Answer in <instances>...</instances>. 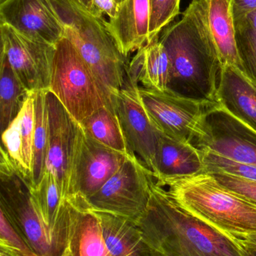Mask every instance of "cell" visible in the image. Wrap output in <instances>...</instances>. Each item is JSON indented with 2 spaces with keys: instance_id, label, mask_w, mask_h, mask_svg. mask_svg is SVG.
Instances as JSON below:
<instances>
[{
  "instance_id": "36",
  "label": "cell",
  "mask_w": 256,
  "mask_h": 256,
  "mask_svg": "<svg viewBox=\"0 0 256 256\" xmlns=\"http://www.w3.org/2000/svg\"><path fill=\"white\" fill-rule=\"evenodd\" d=\"M63 256H72V252H71L70 250H69V248H67V249H66V252H65Z\"/></svg>"
},
{
  "instance_id": "21",
  "label": "cell",
  "mask_w": 256,
  "mask_h": 256,
  "mask_svg": "<svg viewBox=\"0 0 256 256\" xmlns=\"http://www.w3.org/2000/svg\"><path fill=\"white\" fill-rule=\"evenodd\" d=\"M206 16L222 66H236L243 70L230 0H206Z\"/></svg>"
},
{
  "instance_id": "27",
  "label": "cell",
  "mask_w": 256,
  "mask_h": 256,
  "mask_svg": "<svg viewBox=\"0 0 256 256\" xmlns=\"http://www.w3.org/2000/svg\"><path fill=\"white\" fill-rule=\"evenodd\" d=\"M199 149L202 152L206 172H222L243 178L256 180V165L229 159L207 148Z\"/></svg>"
},
{
  "instance_id": "30",
  "label": "cell",
  "mask_w": 256,
  "mask_h": 256,
  "mask_svg": "<svg viewBox=\"0 0 256 256\" xmlns=\"http://www.w3.org/2000/svg\"><path fill=\"white\" fill-rule=\"evenodd\" d=\"M209 173L221 185L256 204V180L243 178L222 172H210Z\"/></svg>"
},
{
  "instance_id": "14",
  "label": "cell",
  "mask_w": 256,
  "mask_h": 256,
  "mask_svg": "<svg viewBox=\"0 0 256 256\" xmlns=\"http://www.w3.org/2000/svg\"><path fill=\"white\" fill-rule=\"evenodd\" d=\"M0 22L30 38L54 46L66 33L51 0H5L0 3Z\"/></svg>"
},
{
  "instance_id": "37",
  "label": "cell",
  "mask_w": 256,
  "mask_h": 256,
  "mask_svg": "<svg viewBox=\"0 0 256 256\" xmlns=\"http://www.w3.org/2000/svg\"><path fill=\"white\" fill-rule=\"evenodd\" d=\"M114 1H115L117 3V4H118L119 6V4H121V3H123V2L125 1V0H114Z\"/></svg>"
},
{
  "instance_id": "28",
  "label": "cell",
  "mask_w": 256,
  "mask_h": 256,
  "mask_svg": "<svg viewBox=\"0 0 256 256\" xmlns=\"http://www.w3.org/2000/svg\"><path fill=\"white\" fill-rule=\"evenodd\" d=\"M180 0H149L150 2V42L178 15Z\"/></svg>"
},
{
  "instance_id": "16",
  "label": "cell",
  "mask_w": 256,
  "mask_h": 256,
  "mask_svg": "<svg viewBox=\"0 0 256 256\" xmlns=\"http://www.w3.org/2000/svg\"><path fill=\"white\" fill-rule=\"evenodd\" d=\"M69 203V246L73 256H114L104 238L96 213L81 198L66 200Z\"/></svg>"
},
{
  "instance_id": "6",
  "label": "cell",
  "mask_w": 256,
  "mask_h": 256,
  "mask_svg": "<svg viewBox=\"0 0 256 256\" xmlns=\"http://www.w3.org/2000/svg\"><path fill=\"white\" fill-rule=\"evenodd\" d=\"M48 90L79 124L115 98L66 37L56 44Z\"/></svg>"
},
{
  "instance_id": "4",
  "label": "cell",
  "mask_w": 256,
  "mask_h": 256,
  "mask_svg": "<svg viewBox=\"0 0 256 256\" xmlns=\"http://www.w3.org/2000/svg\"><path fill=\"white\" fill-rule=\"evenodd\" d=\"M73 44L111 96L124 86L128 64L104 18L93 15L79 0H51Z\"/></svg>"
},
{
  "instance_id": "29",
  "label": "cell",
  "mask_w": 256,
  "mask_h": 256,
  "mask_svg": "<svg viewBox=\"0 0 256 256\" xmlns=\"http://www.w3.org/2000/svg\"><path fill=\"white\" fill-rule=\"evenodd\" d=\"M0 246L11 250L19 256H39L18 234L2 210H0Z\"/></svg>"
},
{
  "instance_id": "15",
  "label": "cell",
  "mask_w": 256,
  "mask_h": 256,
  "mask_svg": "<svg viewBox=\"0 0 256 256\" xmlns=\"http://www.w3.org/2000/svg\"><path fill=\"white\" fill-rule=\"evenodd\" d=\"M150 14L149 0H125L115 16L106 21L108 31L126 58L150 43Z\"/></svg>"
},
{
  "instance_id": "10",
  "label": "cell",
  "mask_w": 256,
  "mask_h": 256,
  "mask_svg": "<svg viewBox=\"0 0 256 256\" xmlns=\"http://www.w3.org/2000/svg\"><path fill=\"white\" fill-rule=\"evenodd\" d=\"M1 54L29 92L49 90L56 46L27 37L0 22Z\"/></svg>"
},
{
  "instance_id": "13",
  "label": "cell",
  "mask_w": 256,
  "mask_h": 256,
  "mask_svg": "<svg viewBox=\"0 0 256 256\" xmlns=\"http://www.w3.org/2000/svg\"><path fill=\"white\" fill-rule=\"evenodd\" d=\"M130 156L98 142L83 130L67 200H87L96 194Z\"/></svg>"
},
{
  "instance_id": "18",
  "label": "cell",
  "mask_w": 256,
  "mask_h": 256,
  "mask_svg": "<svg viewBox=\"0 0 256 256\" xmlns=\"http://www.w3.org/2000/svg\"><path fill=\"white\" fill-rule=\"evenodd\" d=\"M35 130V92H30L22 109L2 132V147L17 168L31 180Z\"/></svg>"
},
{
  "instance_id": "26",
  "label": "cell",
  "mask_w": 256,
  "mask_h": 256,
  "mask_svg": "<svg viewBox=\"0 0 256 256\" xmlns=\"http://www.w3.org/2000/svg\"><path fill=\"white\" fill-rule=\"evenodd\" d=\"M234 22L243 70L256 84V10Z\"/></svg>"
},
{
  "instance_id": "20",
  "label": "cell",
  "mask_w": 256,
  "mask_h": 256,
  "mask_svg": "<svg viewBox=\"0 0 256 256\" xmlns=\"http://www.w3.org/2000/svg\"><path fill=\"white\" fill-rule=\"evenodd\" d=\"M171 76V64L159 36L137 51L128 64L126 80L144 88L165 91Z\"/></svg>"
},
{
  "instance_id": "1",
  "label": "cell",
  "mask_w": 256,
  "mask_h": 256,
  "mask_svg": "<svg viewBox=\"0 0 256 256\" xmlns=\"http://www.w3.org/2000/svg\"><path fill=\"white\" fill-rule=\"evenodd\" d=\"M159 40L171 64L168 88L190 98L217 102L222 66L206 16V0H192Z\"/></svg>"
},
{
  "instance_id": "12",
  "label": "cell",
  "mask_w": 256,
  "mask_h": 256,
  "mask_svg": "<svg viewBox=\"0 0 256 256\" xmlns=\"http://www.w3.org/2000/svg\"><path fill=\"white\" fill-rule=\"evenodd\" d=\"M138 84L126 80L124 86L115 96L120 124L131 153L155 172V159L159 132L147 115L138 94Z\"/></svg>"
},
{
  "instance_id": "9",
  "label": "cell",
  "mask_w": 256,
  "mask_h": 256,
  "mask_svg": "<svg viewBox=\"0 0 256 256\" xmlns=\"http://www.w3.org/2000/svg\"><path fill=\"white\" fill-rule=\"evenodd\" d=\"M47 104L49 138L46 171L54 174L63 200H67L72 191L74 168L83 128L49 90L47 92Z\"/></svg>"
},
{
  "instance_id": "17",
  "label": "cell",
  "mask_w": 256,
  "mask_h": 256,
  "mask_svg": "<svg viewBox=\"0 0 256 256\" xmlns=\"http://www.w3.org/2000/svg\"><path fill=\"white\" fill-rule=\"evenodd\" d=\"M217 102L256 131V84L244 70L236 66L223 67Z\"/></svg>"
},
{
  "instance_id": "32",
  "label": "cell",
  "mask_w": 256,
  "mask_h": 256,
  "mask_svg": "<svg viewBox=\"0 0 256 256\" xmlns=\"http://www.w3.org/2000/svg\"><path fill=\"white\" fill-rule=\"evenodd\" d=\"M230 2L234 22L256 10V0H230Z\"/></svg>"
},
{
  "instance_id": "35",
  "label": "cell",
  "mask_w": 256,
  "mask_h": 256,
  "mask_svg": "<svg viewBox=\"0 0 256 256\" xmlns=\"http://www.w3.org/2000/svg\"><path fill=\"white\" fill-rule=\"evenodd\" d=\"M244 238L247 239V240H249V242H252V243H254L255 244H256V234L246 236V237H245Z\"/></svg>"
},
{
  "instance_id": "33",
  "label": "cell",
  "mask_w": 256,
  "mask_h": 256,
  "mask_svg": "<svg viewBox=\"0 0 256 256\" xmlns=\"http://www.w3.org/2000/svg\"><path fill=\"white\" fill-rule=\"evenodd\" d=\"M245 256H256V244L246 238L237 239Z\"/></svg>"
},
{
  "instance_id": "2",
  "label": "cell",
  "mask_w": 256,
  "mask_h": 256,
  "mask_svg": "<svg viewBox=\"0 0 256 256\" xmlns=\"http://www.w3.org/2000/svg\"><path fill=\"white\" fill-rule=\"evenodd\" d=\"M135 225L159 256H245L237 239L183 210L156 182L147 209Z\"/></svg>"
},
{
  "instance_id": "25",
  "label": "cell",
  "mask_w": 256,
  "mask_h": 256,
  "mask_svg": "<svg viewBox=\"0 0 256 256\" xmlns=\"http://www.w3.org/2000/svg\"><path fill=\"white\" fill-rule=\"evenodd\" d=\"M47 92L48 90L35 92L34 142L31 174V183L33 188L39 186L46 172L49 138Z\"/></svg>"
},
{
  "instance_id": "22",
  "label": "cell",
  "mask_w": 256,
  "mask_h": 256,
  "mask_svg": "<svg viewBox=\"0 0 256 256\" xmlns=\"http://www.w3.org/2000/svg\"><path fill=\"white\" fill-rule=\"evenodd\" d=\"M93 212L99 219L104 238L113 256H159L144 242L134 222L110 214Z\"/></svg>"
},
{
  "instance_id": "34",
  "label": "cell",
  "mask_w": 256,
  "mask_h": 256,
  "mask_svg": "<svg viewBox=\"0 0 256 256\" xmlns=\"http://www.w3.org/2000/svg\"><path fill=\"white\" fill-rule=\"evenodd\" d=\"M0 256H19L13 251L5 246H0Z\"/></svg>"
},
{
  "instance_id": "3",
  "label": "cell",
  "mask_w": 256,
  "mask_h": 256,
  "mask_svg": "<svg viewBox=\"0 0 256 256\" xmlns=\"http://www.w3.org/2000/svg\"><path fill=\"white\" fill-rule=\"evenodd\" d=\"M156 182L181 208L218 231L234 239L256 234V204L221 185L210 173Z\"/></svg>"
},
{
  "instance_id": "7",
  "label": "cell",
  "mask_w": 256,
  "mask_h": 256,
  "mask_svg": "<svg viewBox=\"0 0 256 256\" xmlns=\"http://www.w3.org/2000/svg\"><path fill=\"white\" fill-rule=\"evenodd\" d=\"M140 100L155 128L165 135L195 144L204 134V120L219 103L181 96L172 90L138 88Z\"/></svg>"
},
{
  "instance_id": "19",
  "label": "cell",
  "mask_w": 256,
  "mask_h": 256,
  "mask_svg": "<svg viewBox=\"0 0 256 256\" xmlns=\"http://www.w3.org/2000/svg\"><path fill=\"white\" fill-rule=\"evenodd\" d=\"M206 172L202 152L192 143L160 132L155 159V178L183 177Z\"/></svg>"
},
{
  "instance_id": "24",
  "label": "cell",
  "mask_w": 256,
  "mask_h": 256,
  "mask_svg": "<svg viewBox=\"0 0 256 256\" xmlns=\"http://www.w3.org/2000/svg\"><path fill=\"white\" fill-rule=\"evenodd\" d=\"M30 92L17 76L6 57L1 54L0 128L2 132L16 118Z\"/></svg>"
},
{
  "instance_id": "23",
  "label": "cell",
  "mask_w": 256,
  "mask_h": 256,
  "mask_svg": "<svg viewBox=\"0 0 256 256\" xmlns=\"http://www.w3.org/2000/svg\"><path fill=\"white\" fill-rule=\"evenodd\" d=\"M84 132L103 146L125 154L131 153L114 102L98 110L80 123Z\"/></svg>"
},
{
  "instance_id": "8",
  "label": "cell",
  "mask_w": 256,
  "mask_h": 256,
  "mask_svg": "<svg viewBox=\"0 0 256 256\" xmlns=\"http://www.w3.org/2000/svg\"><path fill=\"white\" fill-rule=\"evenodd\" d=\"M137 156H130L96 194L84 200L96 212L115 215L136 224L142 216L156 180Z\"/></svg>"
},
{
  "instance_id": "38",
  "label": "cell",
  "mask_w": 256,
  "mask_h": 256,
  "mask_svg": "<svg viewBox=\"0 0 256 256\" xmlns=\"http://www.w3.org/2000/svg\"><path fill=\"white\" fill-rule=\"evenodd\" d=\"M4 1H5V0H0V2H4ZM1 2H0V3H1Z\"/></svg>"
},
{
  "instance_id": "11",
  "label": "cell",
  "mask_w": 256,
  "mask_h": 256,
  "mask_svg": "<svg viewBox=\"0 0 256 256\" xmlns=\"http://www.w3.org/2000/svg\"><path fill=\"white\" fill-rule=\"evenodd\" d=\"M204 134L194 146L238 162L256 165V131L220 104L204 120Z\"/></svg>"
},
{
  "instance_id": "31",
  "label": "cell",
  "mask_w": 256,
  "mask_h": 256,
  "mask_svg": "<svg viewBox=\"0 0 256 256\" xmlns=\"http://www.w3.org/2000/svg\"><path fill=\"white\" fill-rule=\"evenodd\" d=\"M93 15L103 18L104 14L108 18L115 16L118 4L114 0H79Z\"/></svg>"
},
{
  "instance_id": "5",
  "label": "cell",
  "mask_w": 256,
  "mask_h": 256,
  "mask_svg": "<svg viewBox=\"0 0 256 256\" xmlns=\"http://www.w3.org/2000/svg\"><path fill=\"white\" fill-rule=\"evenodd\" d=\"M0 210L18 234L39 256H63L69 232L51 228L44 219L33 194L31 180L15 165L1 147Z\"/></svg>"
}]
</instances>
